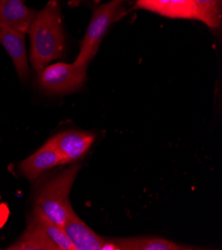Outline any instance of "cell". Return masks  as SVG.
I'll return each mask as SVG.
<instances>
[{
    "instance_id": "cell-1",
    "label": "cell",
    "mask_w": 222,
    "mask_h": 250,
    "mask_svg": "<svg viewBox=\"0 0 222 250\" xmlns=\"http://www.w3.org/2000/svg\"><path fill=\"white\" fill-rule=\"evenodd\" d=\"M30 36V62L38 73L65 53V35L60 0H48L38 11L27 32Z\"/></svg>"
},
{
    "instance_id": "cell-2",
    "label": "cell",
    "mask_w": 222,
    "mask_h": 250,
    "mask_svg": "<svg viewBox=\"0 0 222 250\" xmlns=\"http://www.w3.org/2000/svg\"><path fill=\"white\" fill-rule=\"evenodd\" d=\"M80 167L76 164L57 173L39 188L35 196L34 208L61 228L74 211L69 196Z\"/></svg>"
},
{
    "instance_id": "cell-3",
    "label": "cell",
    "mask_w": 222,
    "mask_h": 250,
    "mask_svg": "<svg viewBox=\"0 0 222 250\" xmlns=\"http://www.w3.org/2000/svg\"><path fill=\"white\" fill-rule=\"evenodd\" d=\"M124 3L121 0H110L94 9L74 65L88 68L113 23L126 14Z\"/></svg>"
},
{
    "instance_id": "cell-4",
    "label": "cell",
    "mask_w": 222,
    "mask_h": 250,
    "mask_svg": "<svg viewBox=\"0 0 222 250\" xmlns=\"http://www.w3.org/2000/svg\"><path fill=\"white\" fill-rule=\"evenodd\" d=\"M87 80V68L73 63L47 65L37 75L40 89L49 95H67L78 91Z\"/></svg>"
},
{
    "instance_id": "cell-5",
    "label": "cell",
    "mask_w": 222,
    "mask_h": 250,
    "mask_svg": "<svg viewBox=\"0 0 222 250\" xmlns=\"http://www.w3.org/2000/svg\"><path fill=\"white\" fill-rule=\"evenodd\" d=\"M96 140V135L84 131H63L49 139L61 159V166L82 160Z\"/></svg>"
},
{
    "instance_id": "cell-6",
    "label": "cell",
    "mask_w": 222,
    "mask_h": 250,
    "mask_svg": "<svg viewBox=\"0 0 222 250\" xmlns=\"http://www.w3.org/2000/svg\"><path fill=\"white\" fill-rule=\"evenodd\" d=\"M74 250H116L112 239L98 235L73 211L63 227Z\"/></svg>"
},
{
    "instance_id": "cell-7",
    "label": "cell",
    "mask_w": 222,
    "mask_h": 250,
    "mask_svg": "<svg viewBox=\"0 0 222 250\" xmlns=\"http://www.w3.org/2000/svg\"><path fill=\"white\" fill-rule=\"evenodd\" d=\"M57 166H61L60 156L54 146L48 140L35 153L20 164L19 169L23 177L33 183L45 171Z\"/></svg>"
},
{
    "instance_id": "cell-8",
    "label": "cell",
    "mask_w": 222,
    "mask_h": 250,
    "mask_svg": "<svg viewBox=\"0 0 222 250\" xmlns=\"http://www.w3.org/2000/svg\"><path fill=\"white\" fill-rule=\"evenodd\" d=\"M0 43L6 50L21 81L29 78V65L25 48V34L0 26Z\"/></svg>"
},
{
    "instance_id": "cell-9",
    "label": "cell",
    "mask_w": 222,
    "mask_h": 250,
    "mask_svg": "<svg viewBox=\"0 0 222 250\" xmlns=\"http://www.w3.org/2000/svg\"><path fill=\"white\" fill-rule=\"evenodd\" d=\"M37 12L22 0H0V26L26 34Z\"/></svg>"
},
{
    "instance_id": "cell-10",
    "label": "cell",
    "mask_w": 222,
    "mask_h": 250,
    "mask_svg": "<svg viewBox=\"0 0 222 250\" xmlns=\"http://www.w3.org/2000/svg\"><path fill=\"white\" fill-rule=\"evenodd\" d=\"M136 6L168 18L199 21L192 0H137Z\"/></svg>"
},
{
    "instance_id": "cell-11",
    "label": "cell",
    "mask_w": 222,
    "mask_h": 250,
    "mask_svg": "<svg viewBox=\"0 0 222 250\" xmlns=\"http://www.w3.org/2000/svg\"><path fill=\"white\" fill-rule=\"evenodd\" d=\"M27 226L34 229L45 239L51 242L57 250H74V247L63 230V228L57 226L51 220L45 217L35 208L28 217Z\"/></svg>"
},
{
    "instance_id": "cell-12",
    "label": "cell",
    "mask_w": 222,
    "mask_h": 250,
    "mask_svg": "<svg viewBox=\"0 0 222 250\" xmlns=\"http://www.w3.org/2000/svg\"><path fill=\"white\" fill-rule=\"evenodd\" d=\"M116 250H185L190 247L156 236L112 239Z\"/></svg>"
},
{
    "instance_id": "cell-13",
    "label": "cell",
    "mask_w": 222,
    "mask_h": 250,
    "mask_svg": "<svg viewBox=\"0 0 222 250\" xmlns=\"http://www.w3.org/2000/svg\"><path fill=\"white\" fill-rule=\"evenodd\" d=\"M199 21L211 29H218L222 22V0H192Z\"/></svg>"
},
{
    "instance_id": "cell-14",
    "label": "cell",
    "mask_w": 222,
    "mask_h": 250,
    "mask_svg": "<svg viewBox=\"0 0 222 250\" xmlns=\"http://www.w3.org/2000/svg\"><path fill=\"white\" fill-rule=\"evenodd\" d=\"M7 249L9 250H57L34 229L27 226L25 231Z\"/></svg>"
},
{
    "instance_id": "cell-15",
    "label": "cell",
    "mask_w": 222,
    "mask_h": 250,
    "mask_svg": "<svg viewBox=\"0 0 222 250\" xmlns=\"http://www.w3.org/2000/svg\"><path fill=\"white\" fill-rule=\"evenodd\" d=\"M84 1H85V0H69L68 5L70 7H77L80 4H82Z\"/></svg>"
},
{
    "instance_id": "cell-16",
    "label": "cell",
    "mask_w": 222,
    "mask_h": 250,
    "mask_svg": "<svg viewBox=\"0 0 222 250\" xmlns=\"http://www.w3.org/2000/svg\"><path fill=\"white\" fill-rule=\"evenodd\" d=\"M121 1H122V2H126V1H127V0H121Z\"/></svg>"
}]
</instances>
